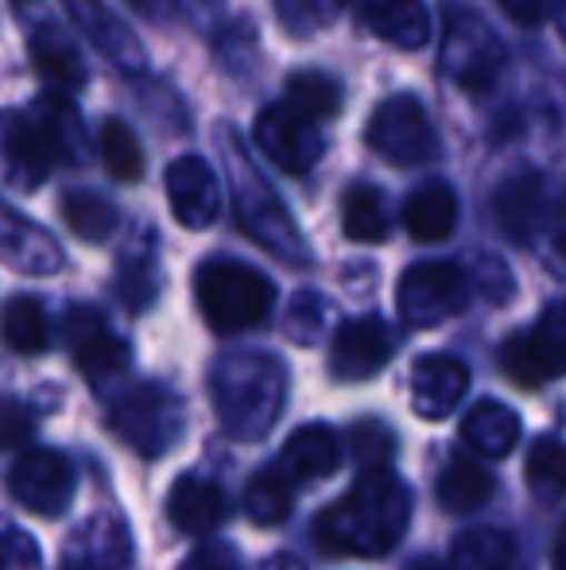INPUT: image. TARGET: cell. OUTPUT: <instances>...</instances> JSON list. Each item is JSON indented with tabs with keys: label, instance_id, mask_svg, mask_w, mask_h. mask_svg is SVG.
Returning <instances> with one entry per match:
<instances>
[{
	"label": "cell",
	"instance_id": "cell-14",
	"mask_svg": "<svg viewBox=\"0 0 566 570\" xmlns=\"http://www.w3.org/2000/svg\"><path fill=\"white\" fill-rule=\"evenodd\" d=\"M443 62H446V75H450L458 86H466V90H485V86L497 78L500 47L481 20L461 16V20L450 23Z\"/></svg>",
	"mask_w": 566,
	"mask_h": 570
},
{
	"label": "cell",
	"instance_id": "cell-36",
	"mask_svg": "<svg viewBox=\"0 0 566 570\" xmlns=\"http://www.w3.org/2000/svg\"><path fill=\"white\" fill-rule=\"evenodd\" d=\"M393 451H396V435L380 420H365L349 431V454L357 458L361 470H385L393 462Z\"/></svg>",
	"mask_w": 566,
	"mask_h": 570
},
{
	"label": "cell",
	"instance_id": "cell-3",
	"mask_svg": "<svg viewBox=\"0 0 566 570\" xmlns=\"http://www.w3.org/2000/svg\"><path fill=\"white\" fill-rule=\"evenodd\" d=\"M198 311L214 334H241L272 315L276 287L241 261H206L195 276Z\"/></svg>",
	"mask_w": 566,
	"mask_h": 570
},
{
	"label": "cell",
	"instance_id": "cell-32",
	"mask_svg": "<svg viewBox=\"0 0 566 570\" xmlns=\"http://www.w3.org/2000/svg\"><path fill=\"white\" fill-rule=\"evenodd\" d=\"M101 159H106V171L113 175L117 183H137L143 175V151H140V140L132 136V128L125 120L109 117L101 120Z\"/></svg>",
	"mask_w": 566,
	"mask_h": 570
},
{
	"label": "cell",
	"instance_id": "cell-28",
	"mask_svg": "<svg viewBox=\"0 0 566 570\" xmlns=\"http://www.w3.org/2000/svg\"><path fill=\"white\" fill-rule=\"evenodd\" d=\"M524 481L536 501H559L566 497V443L559 439H536L524 458Z\"/></svg>",
	"mask_w": 566,
	"mask_h": 570
},
{
	"label": "cell",
	"instance_id": "cell-38",
	"mask_svg": "<svg viewBox=\"0 0 566 570\" xmlns=\"http://www.w3.org/2000/svg\"><path fill=\"white\" fill-rule=\"evenodd\" d=\"M0 570H39L36 540L16 528H0Z\"/></svg>",
	"mask_w": 566,
	"mask_h": 570
},
{
	"label": "cell",
	"instance_id": "cell-2",
	"mask_svg": "<svg viewBox=\"0 0 566 570\" xmlns=\"http://www.w3.org/2000/svg\"><path fill=\"white\" fill-rule=\"evenodd\" d=\"M221 423L234 439H265L284 407V368L272 357H229L214 376Z\"/></svg>",
	"mask_w": 566,
	"mask_h": 570
},
{
	"label": "cell",
	"instance_id": "cell-44",
	"mask_svg": "<svg viewBox=\"0 0 566 570\" xmlns=\"http://www.w3.org/2000/svg\"><path fill=\"white\" fill-rule=\"evenodd\" d=\"M411 570H450V567H443V563H435V559H424V563H416Z\"/></svg>",
	"mask_w": 566,
	"mask_h": 570
},
{
	"label": "cell",
	"instance_id": "cell-24",
	"mask_svg": "<svg viewBox=\"0 0 566 570\" xmlns=\"http://www.w3.org/2000/svg\"><path fill=\"white\" fill-rule=\"evenodd\" d=\"M493 214H497L500 229L513 240H528L532 229L539 226L544 214V179L539 175H516L493 198Z\"/></svg>",
	"mask_w": 566,
	"mask_h": 570
},
{
	"label": "cell",
	"instance_id": "cell-10",
	"mask_svg": "<svg viewBox=\"0 0 566 570\" xmlns=\"http://www.w3.org/2000/svg\"><path fill=\"white\" fill-rule=\"evenodd\" d=\"M234 179H237V218H241V226L249 229L265 248L280 253L284 261L299 264L302 261L299 233H295L291 218H287V210L280 206V198L268 195L265 179L245 164V156L234 159Z\"/></svg>",
	"mask_w": 566,
	"mask_h": 570
},
{
	"label": "cell",
	"instance_id": "cell-46",
	"mask_svg": "<svg viewBox=\"0 0 566 570\" xmlns=\"http://www.w3.org/2000/svg\"><path fill=\"white\" fill-rule=\"evenodd\" d=\"M16 4H23V0H16Z\"/></svg>",
	"mask_w": 566,
	"mask_h": 570
},
{
	"label": "cell",
	"instance_id": "cell-30",
	"mask_svg": "<svg viewBox=\"0 0 566 570\" xmlns=\"http://www.w3.org/2000/svg\"><path fill=\"white\" fill-rule=\"evenodd\" d=\"M62 222L82 240H109L121 218H117V206L109 198L90 195V190H70L62 198Z\"/></svg>",
	"mask_w": 566,
	"mask_h": 570
},
{
	"label": "cell",
	"instance_id": "cell-20",
	"mask_svg": "<svg viewBox=\"0 0 566 570\" xmlns=\"http://www.w3.org/2000/svg\"><path fill=\"white\" fill-rule=\"evenodd\" d=\"M461 443L481 458H505L520 443V415L500 400H481L461 420Z\"/></svg>",
	"mask_w": 566,
	"mask_h": 570
},
{
	"label": "cell",
	"instance_id": "cell-1",
	"mask_svg": "<svg viewBox=\"0 0 566 570\" xmlns=\"http://www.w3.org/2000/svg\"><path fill=\"white\" fill-rule=\"evenodd\" d=\"M411 493L393 470H365L361 481L338 504L318 517L315 540L326 556L377 559L400 543L408 532Z\"/></svg>",
	"mask_w": 566,
	"mask_h": 570
},
{
	"label": "cell",
	"instance_id": "cell-9",
	"mask_svg": "<svg viewBox=\"0 0 566 570\" xmlns=\"http://www.w3.org/2000/svg\"><path fill=\"white\" fill-rule=\"evenodd\" d=\"M8 493L36 517H59L75 497V470L59 451L36 446L23 451L8 470Z\"/></svg>",
	"mask_w": 566,
	"mask_h": 570
},
{
	"label": "cell",
	"instance_id": "cell-19",
	"mask_svg": "<svg viewBox=\"0 0 566 570\" xmlns=\"http://www.w3.org/2000/svg\"><path fill=\"white\" fill-rule=\"evenodd\" d=\"M361 28L400 51H419L430 39V16L424 0H369L361 8Z\"/></svg>",
	"mask_w": 566,
	"mask_h": 570
},
{
	"label": "cell",
	"instance_id": "cell-33",
	"mask_svg": "<svg viewBox=\"0 0 566 570\" xmlns=\"http://www.w3.org/2000/svg\"><path fill=\"white\" fill-rule=\"evenodd\" d=\"M287 101L322 125V120L341 114V86L322 70H299L287 78Z\"/></svg>",
	"mask_w": 566,
	"mask_h": 570
},
{
	"label": "cell",
	"instance_id": "cell-7",
	"mask_svg": "<svg viewBox=\"0 0 566 570\" xmlns=\"http://www.w3.org/2000/svg\"><path fill=\"white\" fill-rule=\"evenodd\" d=\"M500 368L520 389L566 376V303H552L528 334H516L500 350Z\"/></svg>",
	"mask_w": 566,
	"mask_h": 570
},
{
	"label": "cell",
	"instance_id": "cell-13",
	"mask_svg": "<svg viewBox=\"0 0 566 570\" xmlns=\"http://www.w3.org/2000/svg\"><path fill=\"white\" fill-rule=\"evenodd\" d=\"M167 206H171L179 226L187 229L214 226V218L221 210V190L202 156L171 159V167H167Z\"/></svg>",
	"mask_w": 566,
	"mask_h": 570
},
{
	"label": "cell",
	"instance_id": "cell-22",
	"mask_svg": "<svg viewBox=\"0 0 566 570\" xmlns=\"http://www.w3.org/2000/svg\"><path fill=\"white\" fill-rule=\"evenodd\" d=\"M341 451L330 428H299L284 443V465L280 470L291 481H322L338 473Z\"/></svg>",
	"mask_w": 566,
	"mask_h": 570
},
{
	"label": "cell",
	"instance_id": "cell-17",
	"mask_svg": "<svg viewBox=\"0 0 566 570\" xmlns=\"http://www.w3.org/2000/svg\"><path fill=\"white\" fill-rule=\"evenodd\" d=\"M70 12V20L82 28V36H90V43L98 47L106 59H113L125 70L143 67V51L132 39V31L121 23V16L106 4V0H62Z\"/></svg>",
	"mask_w": 566,
	"mask_h": 570
},
{
	"label": "cell",
	"instance_id": "cell-12",
	"mask_svg": "<svg viewBox=\"0 0 566 570\" xmlns=\"http://www.w3.org/2000/svg\"><path fill=\"white\" fill-rule=\"evenodd\" d=\"M62 342H67L75 365L82 368L86 376H93V381L121 373L132 357L129 342L117 338L106 318H101V311H93V307H75L62 318Z\"/></svg>",
	"mask_w": 566,
	"mask_h": 570
},
{
	"label": "cell",
	"instance_id": "cell-4",
	"mask_svg": "<svg viewBox=\"0 0 566 570\" xmlns=\"http://www.w3.org/2000/svg\"><path fill=\"white\" fill-rule=\"evenodd\" d=\"M109 423L132 451L159 458L171 451L182 439V431H187V407L167 384L140 381L113 404Z\"/></svg>",
	"mask_w": 566,
	"mask_h": 570
},
{
	"label": "cell",
	"instance_id": "cell-39",
	"mask_svg": "<svg viewBox=\"0 0 566 570\" xmlns=\"http://www.w3.org/2000/svg\"><path fill=\"white\" fill-rule=\"evenodd\" d=\"M179 570H237V556L229 543H206Z\"/></svg>",
	"mask_w": 566,
	"mask_h": 570
},
{
	"label": "cell",
	"instance_id": "cell-31",
	"mask_svg": "<svg viewBox=\"0 0 566 570\" xmlns=\"http://www.w3.org/2000/svg\"><path fill=\"white\" fill-rule=\"evenodd\" d=\"M508 563H513V540L493 528L466 532L450 556V570H508Z\"/></svg>",
	"mask_w": 566,
	"mask_h": 570
},
{
	"label": "cell",
	"instance_id": "cell-27",
	"mask_svg": "<svg viewBox=\"0 0 566 570\" xmlns=\"http://www.w3.org/2000/svg\"><path fill=\"white\" fill-rule=\"evenodd\" d=\"M291 509H295V489L284 470H260L245 485V512H249L252 524L276 528L291 517Z\"/></svg>",
	"mask_w": 566,
	"mask_h": 570
},
{
	"label": "cell",
	"instance_id": "cell-21",
	"mask_svg": "<svg viewBox=\"0 0 566 570\" xmlns=\"http://www.w3.org/2000/svg\"><path fill=\"white\" fill-rule=\"evenodd\" d=\"M458 226V195L446 183H424L416 195L404 203V229L419 245H438Z\"/></svg>",
	"mask_w": 566,
	"mask_h": 570
},
{
	"label": "cell",
	"instance_id": "cell-43",
	"mask_svg": "<svg viewBox=\"0 0 566 570\" xmlns=\"http://www.w3.org/2000/svg\"><path fill=\"white\" fill-rule=\"evenodd\" d=\"M265 570H302L295 559H272V563H265Z\"/></svg>",
	"mask_w": 566,
	"mask_h": 570
},
{
	"label": "cell",
	"instance_id": "cell-8",
	"mask_svg": "<svg viewBox=\"0 0 566 570\" xmlns=\"http://www.w3.org/2000/svg\"><path fill=\"white\" fill-rule=\"evenodd\" d=\"M257 144L287 175H307L322 159V128L291 101H276L257 117Z\"/></svg>",
	"mask_w": 566,
	"mask_h": 570
},
{
	"label": "cell",
	"instance_id": "cell-23",
	"mask_svg": "<svg viewBox=\"0 0 566 570\" xmlns=\"http://www.w3.org/2000/svg\"><path fill=\"white\" fill-rule=\"evenodd\" d=\"M31 62H36L39 78H43L51 90L70 94L78 86H86V67L78 47L62 36L59 28H39L31 36Z\"/></svg>",
	"mask_w": 566,
	"mask_h": 570
},
{
	"label": "cell",
	"instance_id": "cell-35",
	"mask_svg": "<svg viewBox=\"0 0 566 570\" xmlns=\"http://www.w3.org/2000/svg\"><path fill=\"white\" fill-rule=\"evenodd\" d=\"M39 125H43L47 140H51L54 148V159H62V164H82V136H78V117L75 109L67 106L62 98H47L43 106H39Z\"/></svg>",
	"mask_w": 566,
	"mask_h": 570
},
{
	"label": "cell",
	"instance_id": "cell-11",
	"mask_svg": "<svg viewBox=\"0 0 566 570\" xmlns=\"http://www.w3.org/2000/svg\"><path fill=\"white\" fill-rule=\"evenodd\" d=\"M393 331H388L385 318L365 315V318H349V323L338 326L330 345V373L338 381H369L393 357Z\"/></svg>",
	"mask_w": 566,
	"mask_h": 570
},
{
	"label": "cell",
	"instance_id": "cell-37",
	"mask_svg": "<svg viewBox=\"0 0 566 570\" xmlns=\"http://www.w3.org/2000/svg\"><path fill=\"white\" fill-rule=\"evenodd\" d=\"M36 435V415L16 400H0V451H16Z\"/></svg>",
	"mask_w": 566,
	"mask_h": 570
},
{
	"label": "cell",
	"instance_id": "cell-34",
	"mask_svg": "<svg viewBox=\"0 0 566 570\" xmlns=\"http://www.w3.org/2000/svg\"><path fill=\"white\" fill-rule=\"evenodd\" d=\"M101 551L117 556L121 563L129 559V551H125V528L113 524V520H98V524H90L86 532H78L75 543H70L67 567L70 570H101V563H98Z\"/></svg>",
	"mask_w": 566,
	"mask_h": 570
},
{
	"label": "cell",
	"instance_id": "cell-40",
	"mask_svg": "<svg viewBox=\"0 0 566 570\" xmlns=\"http://www.w3.org/2000/svg\"><path fill=\"white\" fill-rule=\"evenodd\" d=\"M497 4L505 8L508 20H516L520 28H536L547 16V0H497Z\"/></svg>",
	"mask_w": 566,
	"mask_h": 570
},
{
	"label": "cell",
	"instance_id": "cell-26",
	"mask_svg": "<svg viewBox=\"0 0 566 570\" xmlns=\"http://www.w3.org/2000/svg\"><path fill=\"white\" fill-rule=\"evenodd\" d=\"M493 473L481 470L477 462H466V458H458V462H450L443 473H438V504H443L446 512H477L485 501L493 497Z\"/></svg>",
	"mask_w": 566,
	"mask_h": 570
},
{
	"label": "cell",
	"instance_id": "cell-45",
	"mask_svg": "<svg viewBox=\"0 0 566 570\" xmlns=\"http://www.w3.org/2000/svg\"><path fill=\"white\" fill-rule=\"evenodd\" d=\"M563 31H566V12H563Z\"/></svg>",
	"mask_w": 566,
	"mask_h": 570
},
{
	"label": "cell",
	"instance_id": "cell-6",
	"mask_svg": "<svg viewBox=\"0 0 566 570\" xmlns=\"http://www.w3.org/2000/svg\"><path fill=\"white\" fill-rule=\"evenodd\" d=\"M469 299V279L458 264H411L396 287V307L408 326H438L454 318Z\"/></svg>",
	"mask_w": 566,
	"mask_h": 570
},
{
	"label": "cell",
	"instance_id": "cell-25",
	"mask_svg": "<svg viewBox=\"0 0 566 570\" xmlns=\"http://www.w3.org/2000/svg\"><path fill=\"white\" fill-rule=\"evenodd\" d=\"M0 342L23 357H36L51 345V323H47V311L39 307V299L16 295L0 307Z\"/></svg>",
	"mask_w": 566,
	"mask_h": 570
},
{
	"label": "cell",
	"instance_id": "cell-18",
	"mask_svg": "<svg viewBox=\"0 0 566 570\" xmlns=\"http://www.w3.org/2000/svg\"><path fill=\"white\" fill-rule=\"evenodd\" d=\"M229 517V501L214 481H202L195 473L179 478L167 493V520L182 535H210Z\"/></svg>",
	"mask_w": 566,
	"mask_h": 570
},
{
	"label": "cell",
	"instance_id": "cell-15",
	"mask_svg": "<svg viewBox=\"0 0 566 570\" xmlns=\"http://www.w3.org/2000/svg\"><path fill=\"white\" fill-rule=\"evenodd\" d=\"M0 156H4L12 183L28 190H36L59 164L39 117L28 114H0Z\"/></svg>",
	"mask_w": 566,
	"mask_h": 570
},
{
	"label": "cell",
	"instance_id": "cell-5",
	"mask_svg": "<svg viewBox=\"0 0 566 570\" xmlns=\"http://www.w3.org/2000/svg\"><path fill=\"white\" fill-rule=\"evenodd\" d=\"M365 140L377 151L380 159L396 167H416L427 164L438 151L435 140V125H430L427 109L419 106V98L411 94H396V98H385L377 109H373L369 125H365Z\"/></svg>",
	"mask_w": 566,
	"mask_h": 570
},
{
	"label": "cell",
	"instance_id": "cell-16",
	"mask_svg": "<svg viewBox=\"0 0 566 570\" xmlns=\"http://www.w3.org/2000/svg\"><path fill=\"white\" fill-rule=\"evenodd\" d=\"M469 389V368L450 353H427L411 368V407L424 420H446Z\"/></svg>",
	"mask_w": 566,
	"mask_h": 570
},
{
	"label": "cell",
	"instance_id": "cell-41",
	"mask_svg": "<svg viewBox=\"0 0 566 570\" xmlns=\"http://www.w3.org/2000/svg\"><path fill=\"white\" fill-rule=\"evenodd\" d=\"M132 8H137L140 16H148V20H163L167 16V0H129Z\"/></svg>",
	"mask_w": 566,
	"mask_h": 570
},
{
	"label": "cell",
	"instance_id": "cell-29",
	"mask_svg": "<svg viewBox=\"0 0 566 570\" xmlns=\"http://www.w3.org/2000/svg\"><path fill=\"white\" fill-rule=\"evenodd\" d=\"M341 229L357 245H377L388 237V210L377 187H354L341 203Z\"/></svg>",
	"mask_w": 566,
	"mask_h": 570
},
{
	"label": "cell",
	"instance_id": "cell-42",
	"mask_svg": "<svg viewBox=\"0 0 566 570\" xmlns=\"http://www.w3.org/2000/svg\"><path fill=\"white\" fill-rule=\"evenodd\" d=\"M552 570H566V528L559 532V540H555V548H552Z\"/></svg>",
	"mask_w": 566,
	"mask_h": 570
}]
</instances>
